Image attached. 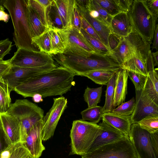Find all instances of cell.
I'll return each instance as SVG.
<instances>
[{
	"instance_id": "obj_1",
	"label": "cell",
	"mask_w": 158,
	"mask_h": 158,
	"mask_svg": "<svg viewBox=\"0 0 158 158\" xmlns=\"http://www.w3.org/2000/svg\"><path fill=\"white\" fill-rule=\"evenodd\" d=\"M75 74L62 66L35 76L18 85L14 91L24 98L39 94L43 98L62 96L75 85Z\"/></svg>"
},
{
	"instance_id": "obj_2",
	"label": "cell",
	"mask_w": 158,
	"mask_h": 158,
	"mask_svg": "<svg viewBox=\"0 0 158 158\" xmlns=\"http://www.w3.org/2000/svg\"><path fill=\"white\" fill-rule=\"evenodd\" d=\"M54 58L61 66L69 69L75 75L83 76L88 72L100 70H116L121 65L111 53L104 55L94 53L88 57L64 53L54 55Z\"/></svg>"
},
{
	"instance_id": "obj_3",
	"label": "cell",
	"mask_w": 158,
	"mask_h": 158,
	"mask_svg": "<svg viewBox=\"0 0 158 158\" xmlns=\"http://www.w3.org/2000/svg\"><path fill=\"white\" fill-rule=\"evenodd\" d=\"M3 5L8 11L14 28L13 40L18 49L38 51L33 43L28 18L27 0H6Z\"/></svg>"
},
{
	"instance_id": "obj_4",
	"label": "cell",
	"mask_w": 158,
	"mask_h": 158,
	"mask_svg": "<svg viewBox=\"0 0 158 158\" xmlns=\"http://www.w3.org/2000/svg\"><path fill=\"white\" fill-rule=\"evenodd\" d=\"M15 118L20 127V141L26 142L27 134L35 125L41 121L44 111L36 104L27 99H17L11 103L6 113Z\"/></svg>"
},
{
	"instance_id": "obj_5",
	"label": "cell",
	"mask_w": 158,
	"mask_h": 158,
	"mask_svg": "<svg viewBox=\"0 0 158 158\" xmlns=\"http://www.w3.org/2000/svg\"><path fill=\"white\" fill-rule=\"evenodd\" d=\"M127 13L131 23L132 32L139 35L151 44L158 18L149 10L146 0H133Z\"/></svg>"
},
{
	"instance_id": "obj_6",
	"label": "cell",
	"mask_w": 158,
	"mask_h": 158,
	"mask_svg": "<svg viewBox=\"0 0 158 158\" xmlns=\"http://www.w3.org/2000/svg\"><path fill=\"white\" fill-rule=\"evenodd\" d=\"M100 127L97 124L82 119L73 121L70 130L71 155L82 156L99 135Z\"/></svg>"
},
{
	"instance_id": "obj_7",
	"label": "cell",
	"mask_w": 158,
	"mask_h": 158,
	"mask_svg": "<svg viewBox=\"0 0 158 158\" xmlns=\"http://www.w3.org/2000/svg\"><path fill=\"white\" fill-rule=\"evenodd\" d=\"M82 158H137L128 136L102 146L81 156Z\"/></svg>"
},
{
	"instance_id": "obj_8",
	"label": "cell",
	"mask_w": 158,
	"mask_h": 158,
	"mask_svg": "<svg viewBox=\"0 0 158 158\" xmlns=\"http://www.w3.org/2000/svg\"><path fill=\"white\" fill-rule=\"evenodd\" d=\"M9 60L12 66L23 67L36 68L55 64L51 55L24 48H18Z\"/></svg>"
},
{
	"instance_id": "obj_9",
	"label": "cell",
	"mask_w": 158,
	"mask_h": 158,
	"mask_svg": "<svg viewBox=\"0 0 158 158\" xmlns=\"http://www.w3.org/2000/svg\"><path fill=\"white\" fill-rule=\"evenodd\" d=\"M128 137L137 158H158L150 138V133L137 123L132 124Z\"/></svg>"
},
{
	"instance_id": "obj_10",
	"label": "cell",
	"mask_w": 158,
	"mask_h": 158,
	"mask_svg": "<svg viewBox=\"0 0 158 158\" xmlns=\"http://www.w3.org/2000/svg\"><path fill=\"white\" fill-rule=\"evenodd\" d=\"M57 67L55 64L36 68L11 66L8 72L2 77L7 83L11 92L18 85L32 77Z\"/></svg>"
},
{
	"instance_id": "obj_11",
	"label": "cell",
	"mask_w": 158,
	"mask_h": 158,
	"mask_svg": "<svg viewBox=\"0 0 158 158\" xmlns=\"http://www.w3.org/2000/svg\"><path fill=\"white\" fill-rule=\"evenodd\" d=\"M68 101L64 96L53 98V105L42 119L43 141L50 139L54 134L61 116L67 107Z\"/></svg>"
},
{
	"instance_id": "obj_12",
	"label": "cell",
	"mask_w": 158,
	"mask_h": 158,
	"mask_svg": "<svg viewBox=\"0 0 158 158\" xmlns=\"http://www.w3.org/2000/svg\"><path fill=\"white\" fill-rule=\"evenodd\" d=\"M66 29L68 35L67 42L63 53L88 57L93 53H98L80 31L73 27Z\"/></svg>"
},
{
	"instance_id": "obj_13",
	"label": "cell",
	"mask_w": 158,
	"mask_h": 158,
	"mask_svg": "<svg viewBox=\"0 0 158 158\" xmlns=\"http://www.w3.org/2000/svg\"><path fill=\"white\" fill-rule=\"evenodd\" d=\"M135 98L134 109L130 115L132 124L137 123L148 116H158V104L142 90H135Z\"/></svg>"
},
{
	"instance_id": "obj_14",
	"label": "cell",
	"mask_w": 158,
	"mask_h": 158,
	"mask_svg": "<svg viewBox=\"0 0 158 158\" xmlns=\"http://www.w3.org/2000/svg\"><path fill=\"white\" fill-rule=\"evenodd\" d=\"M42 120L34 126L29 131L26 142L23 144L31 158H39L45 150L42 143Z\"/></svg>"
},
{
	"instance_id": "obj_15",
	"label": "cell",
	"mask_w": 158,
	"mask_h": 158,
	"mask_svg": "<svg viewBox=\"0 0 158 158\" xmlns=\"http://www.w3.org/2000/svg\"><path fill=\"white\" fill-rule=\"evenodd\" d=\"M98 125L100 127V133L90 145L86 153L102 146L118 141L126 136L103 121Z\"/></svg>"
},
{
	"instance_id": "obj_16",
	"label": "cell",
	"mask_w": 158,
	"mask_h": 158,
	"mask_svg": "<svg viewBox=\"0 0 158 158\" xmlns=\"http://www.w3.org/2000/svg\"><path fill=\"white\" fill-rule=\"evenodd\" d=\"M0 118L7 146L20 142V127L19 122L6 113L0 114Z\"/></svg>"
},
{
	"instance_id": "obj_17",
	"label": "cell",
	"mask_w": 158,
	"mask_h": 158,
	"mask_svg": "<svg viewBox=\"0 0 158 158\" xmlns=\"http://www.w3.org/2000/svg\"><path fill=\"white\" fill-rule=\"evenodd\" d=\"M76 2L81 16L92 26L100 37L101 42L110 50L108 44V38L109 34L111 32L110 29L106 25L90 16L85 7L86 4L78 2L76 0Z\"/></svg>"
},
{
	"instance_id": "obj_18",
	"label": "cell",
	"mask_w": 158,
	"mask_h": 158,
	"mask_svg": "<svg viewBox=\"0 0 158 158\" xmlns=\"http://www.w3.org/2000/svg\"><path fill=\"white\" fill-rule=\"evenodd\" d=\"M102 120L125 135L128 136L132 125L130 115L126 116L112 112L103 113Z\"/></svg>"
},
{
	"instance_id": "obj_19",
	"label": "cell",
	"mask_w": 158,
	"mask_h": 158,
	"mask_svg": "<svg viewBox=\"0 0 158 158\" xmlns=\"http://www.w3.org/2000/svg\"><path fill=\"white\" fill-rule=\"evenodd\" d=\"M113 33L123 37L132 32L131 21L127 13L120 12L112 18L110 24Z\"/></svg>"
},
{
	"instance_id": "obj_20",
	"label": "cell",
	"mask_w": 158,
	"mask_h": 158,
	"mask_svg": "<svg viewBox=\"0 0 158 158\" xmlns=\"http://www.w3.org/2000/svg\"><path fill=\"white\" fill-rule=\"evenodd\" d=\"M114 106L115 108L124 102L127 94L128 71L121 68L116 72Z\"/></svg>"
},
{
	"instance_id": "obj_21",
	"label": "cell",
	"mask_w": 158,
	"mask_h": 158,
	"mask_svg": "<svg viewBox=\"0 0 158 158\" xmlns=\"http://www.w3.org/2000/svg\"><path fill=\"white\" fill-rule=\"evenodd\" d=\"M127 40L133 52L146 62L151 50L150 45L138 34L132 32L124 37Z\"/></svg>"
},
{
	"instance_id": "obj_22",
	"label": "cell",
	"mask_w": 158,
	"mask_h": 158,
	"mask_svg": "<svg viewBox=\"0 0 158 158\" xmlns=\"http://www.w3.org/2000/svg\"><path fill=\"white\" fill-rule=\"evenodd\" d=\"M64 29L73 27V16L75 0H54Z\"/></svg>"
},
{
	"instance_id": "obj_23",
	"label": "cell",
	"mask_w": 158,
	"mask_h": 158,
	"mask_svg": "<svg viewBox=\"0 0 158 158\" xmlns=\"http://www.w3.org/2000/svg\"><path fill=\"white\" fill-rule=\"evenodd\" d=\"M50 29L51 45L50 55L63 53L67 42L68 35L66 29Z\"/></svg>"
},
{
	"instance_id": "obj_24",
	"label": "cell",
	"mask_w": 158,
	"mask_h": 158,
	"mask_svg": "<svg viewBox=\"0 0 158 158\" xmlns=\"http://www.w3.org/2000/svg\"><path fill=\"white\" fill-rule=\"evenodd\" d=\"M28 18L32 39L41 35L49 28L43 23L37 12L28 4Z\"/></svg>"
},
{
	"instance_id": "obj_25",
	"label": "cell",
	"mask_w": 158,
	"mask_h": 158,
	"mask_svg": "<svg viewBox=\"0 0 158 158\" xmlns=\"http://www.w3.org/2000/svg\"><path fill=\"white\" fill-rule=\"evenodd\" d=\"M142 91L158 104V68L149 71Z\"/></svg>"
},
{
	"instance_id": "obj_26",
	"label": "cell",
	"mask_w": 158,
	"mask_h": 158,
	"mask_svg": "<svg viewBox=\"0 0 158 158\" xmlns=\"http://www.w3.org/2000/svg\"><path fill=\"white\" fill-rule=\"evenodd\" d=\"M121 68L147 76L148 71L146 63L134 52L132 56L122 64Z\"/></svg>"
},
{
	"instance_id": "obj_27",
	"label": "cell",
	"mask_w": 158,
	"mask_h": 158,
	"mask_svg": "<svg viewBox=\"0 0 158 158\" xmlns=\"http://www.w3.org/2000/svg\"><path fill=\"white\" fill-rule=\"evenodd\" d=\"M134 52L127 40L123 37L118 45L110 52L112 55L121 65L130 58Z\"/></svg>"
},
{
	"instance_id": "obj_28",
	"label": "cell",
	"mask_w": 158,
	"mask_h": 158,
	"mask_svg": "<svg viewBox=\"0 0 158 158\" xmlns=\"http://www.w3.org/2000/svg\"><path fill=\"white\" fill-rule=\"evenodd\" d=\"M118 70H100L93 71L86 73L83 76L87 77L96 84L102 85H107L112 75Z\"/></svg>"
},
{
	"instance_id": "obj_29",
	"label": "cell",
	"mask_w": 158,
	"mask_h": 158,
	"mask_svg": "<svg viewBox=\"0 0 158 158\" xmlns=\"http://www.w3.org/2000/svg\"><path fill=\"white\" fill-rule=\"evenodd\" d=\"M117 71L112 75L106 85L105 103L103 107V113L111 112L114 109V100L117 78Z\"/></svg>"
},
{
	"instance_id": "obj_30",
	"label": "cell",
	"mask_w": 158,
	"mask_h": 158,
	"mask_svg": "<svg viewBox=\"0 0 158 158\" xmlns=\"http://www.w3.org/2000/svg\"><path fill=\"white\" fill-rule=\"evenodd\" d=\"M10 91L6 82L0 78V114L6 112L11 104Z\"/></svg>"
},
{
	"instance_id": "obj_31",
	"label": "cell",
	"mask_w": 158,
	"mask_h": 158,
	"mask_svg": "<svg viewBox=\"0 0 158 158\" xmlns=\"http://www.w3.org/2000/svg\"><path fill=\"white\" fill-rule=\"evenodd\" d=\"M102 89V86L96 88H90L87 86L85 90L83 97L88 107L97 106L100 102Z\"/></svg>"
},
{
	"instance_id": "obj_32",
	"label": "cell",
	"mask_w": 158,
	"mask_h": 158,
	"mask_svg": "<svg viewBox=\"0 0 158 158\" xmlns=\"http://www.w3.org/2000/svg\"><path fill=\"white\" fill-rule=\"evenodd\" d=\"M32 40L33 43L38 48L40 51L50 55L51 45L50 28L39 36L32 39Z\"/></svg>"
},
{
	"instance_id": "obj_33",
	"label": "cell",
	"mask_w": 158,
	"mask_h": 158,
	"mask_svg": "<svg viewBox=\"0 0 158 158\" xmlns=\"http://www.w3.org/2000/svg\"><path fill=\"white\" fill-rule=\"evenodd\" d=\"M103 107L97 106L88 107L81 112V119L97 124L102 118Z\"/></svg>"
},
{
	"instance_id": "obj_34",
	"label": "cell",
	"mask_w": 158,
	"mask_h": 158,
	"mask_svg": "<svg viewBox=\"0 0 158 158\" xmlns=\"http://www.w3.org/2000/svg\"><path fill=\"white\" fill-rule=\"evenodd\" d=\"M47 13L49 28L64 29L61 18L54 0L51 5L47 8Z\"/></svg>"
},
{
	"instance_id": "obj_35",
	"label": "cell",
	"mask_w": 158,
	"mask_h": 158,
	"mask_svg": "<svg viewBox=\"0 0 158 158\" xmlns=\"http://www.w3.org/2000/svg\"><path fill=\"white\" fill-rule=\"evenodd\" d=\"M80 31L88 43L98 53L104 55L110 53V50L100 41L89 35L82 28Z\"/></svg>"
},
{
	"instance_id": "obj_36",
	"label": "cell",
	"mask_w": 158,
	"mask_h": 158,
	"mask_svg": "<svg viewBox=\"0 0 158 158\" xmlns=\"http://www.w3.org/2000/svg\"><path fill=\"white\" fill-rule=\"evenodd\" d=\"M137 124L141 128L150 134L158 132V116L152 115L146 117Z\"/></svg>"
},
{
	"instance_id": "obj_37",
	"label": "cell",
	"mask_w": 158,
	"mask_h": 158,
	"mask_svg": "<svg viewBox=\"0 0 158 158\" xmlns=\"http://www.w3.org/2000/svg\"><path fill=\"white\" fill-rule=\"evenodd\" d=\"M135 104L134 97L128 101L123 102L115 108L111 112L112 113L126 116L131 115L134 111Z\"/></svg>"
},
{
	"instance_id": "obj_38",
	"label": "cell",
	"mask_w": 158,
	"mask_h": 158,
	"mask_svg": "<svg viewBox=\"0 0 158 158\" xmlns=\"http://www.w3.org/2000/svg\"><path fill=\"white\" fill-rule=\"evenodd\" d=\"M27 2L37 12L43 23L49 28L47 13V9L49 7L47 8L44 7L36 0H28Z\"/></svg>"
},
{
	"instance_id": "obj_39",
	"label": "cell",
	"mask_w": 158,
	"mask_h": 158,
	"mask_svg": "<svg viewBox=\"0 0 158 158\" xmlns=\"http://www.w3.org/2000/svg\"><path fill=\"white\" fill-rule=\"evenodd\" d=\"M128 77L133 83L135 90L140 91L144 87L147 76L131 71H128Z\"/></svg>"
},
{
	"instance_id": "obj_40",
	"label": "cell",
	"mask_w": 158,
	"mask_h": 158,
	"mask_svg": "<svg viewBox=\"0 0 158 158\" xmlns=\"http://www.w3.org/2000/svg\"><path fill=\"white\" fill-rule=\"evenodd\" d=\"M112 17L120 13L114 0H95Z\"/></svg>"
},
{
	"instance_id": "obj_41",
	"label": "cell",
	"mask_w": 158,
	"mask_h": 158,
	"mask_svg": "<svg viewBox=\"0 0 158 158\" xmlns=\"http://www.w3.org/2000/svg\"><path fill=\"white\" fill-rule=\"evenodd\" d=\"M29 156V152L20 141L14 144L9 158H24Z\"/></svg>"
},
{
	"instance_id": "obj_42",
	"label": "cell",
	"mask_w": 158,
	"mask_h": 158,
	"mask_svg": "<svg viewBox=\"0 0 158 158\" xmlns=\"http://www.w3.org/2000/svg\"><path fill=\"white\" fill-rule=\"evenodd\" d=\"M90 2L92 6L98 12L106 25L111 30L110 24L113 17L103 8L95 0H90Z\"/></svg>"
},
{
	"instance_id": "obj_43",
	"label": "cell",
	"mask_w": 158,
	"mask_h": 158,
	"mask_svg": "<svg viewBox=\"0 0 158 158\" xmlns=\"http://www.w3.org/2000/svg\"><path fill=\"white\" fill-rule=\"evenodd\" d=\"M12 47V42L8 38L0 41V61L10 53Z\"/></svg>"
},
{
	"instance_id": "obj_44",
	"label": "cell",
	"mask_w": 158,
	"mask_h": 158,
	"mask_svg": "<svg viewBox=\"0 0 158 158\" xmlns=\"http://www.w3.org/2000/svg\"><path fill=\"white\" fill-rule=\"evenodd\" d=\"M132 0H114L120 12L128 13L132 4Z\"/></svg>"
},
{
	"instance_id": "obj_45",
	"label": "cell",
	"mask_w": 158,
	"mask_h": 158,
	"mask_svg": "<svg viewBox=\"0 0 158 158\" xmlns=\"http://www.w3.org/2000/svg\"><path fill=\"white\" fill-rule=\"evenodd\" d=\"M122 37L111 32L108 37V42L110 52L115 49L120 43Z\"/></svg>"
},
{
	"instance_id": "obj_46",
	"label": "cell",
	"mask_w": 158,
	"mask_h": 158,
	"mask_svg": "<svg viewBox=\"0 0 158 158\" xmlns=\"http://www.w3.org/2000/svg\"><path fill=\"white\" fill-rule=\"evenodd\" d=\"M72 27L80 31L82 28L81 16L78 10L76 2L74 8Z\"/></svg>"
},
{
	"instance_id": "obj_47",
	"label": "cell",
	"mask_w": 158,
	"mask_h": 158,
	"mask_svg": "<svg viewBox=\"0 0 158 158\" xmlns=\"http://www.w3.org/2000/svg\"><path fill=\"white\" fill-rule=\"evenodd\" d=\"M81 18L82 23V29L89 35L98 40L101 42L100 37L92 26L83 17L81 16Z\"/></svg>"
},
{
	"instance_id": "obj_48",
	"label": "cell",
	"mask_w": 158,
	"mask_h": 158,
	"mask_svg": "<svg viewBox=\"0 0 158 158\" xmlns=\"http://www.w3.org/2000/svg\"><path fill=\"white\" fill-rule=\"evenodd\" d=\"M146 2L149 10L156 18H158V0H147Z\"/></svg>"
},
{
	"instance_id": "obj_49",
	"label": "cell",
	"mask_w": 158,
	"mask_h": 158,
	"mask_svg": "<svg viewBox=\"0 0 158 158\" xmlns=\"http://www.w3.org/2000/svg\"><path fill=\"white\" fill-rule=\"evenodd\" d=\"M11 66L9 62V60L0 61V78L8 72Z\"/></svg>"
},
{
	"instance_id": "obj_50",
	"label": "cell",
	"mask_w": 158,
	"mask_h": 158,
	"mask_svg": "<svg viewBox=\"0 0 158 158\" xmlns=\"http://www.w3.org/2000/svg\"><path fill=\"white\" fill-rule=\"evenodd\" d=\"M151 142L156 153L158 154V132L150 134Z\"/></svg>"
},
{
	"instance_id": "obj_51",
	"label": "cell",
	"mask_w": 158,
	"mask_h": 158,
	"mask_svg": "<svg viewBox=\"0 0 158 158\" xmlns=\"http://www.w3.org/2000/svg\"><path fill=\"white\" fill-rule=\"evenodd\" d=\"M150 51L146 60V65L148 72L154 69L155 66Z\"/></svg>"
},
{
	"instance_id": "obj_52",
	"label": "cell",
	"mask_w": 158,
	"mask_h": 158,
	"mask_svg": "<svg viewBox=\"0 0 158 158\" xmlns=\"http://www.w3.org/2000/svg\"><path fill=\"white\" fill-rule=\"evenodd\" d=\"M5 144L6 145L4 140V131L0 118V152L6 147L4 146Z\"/></svg>"
},
{
	"instance_id": "obj_53",
	"label": "cell",
	"mask_w": 158,
	"mask_h": 158,
	"mask_svg": "<svg viewBox=\"0 0 158 158\" xmlns=\"http://www.w3.org/2000/svg\"><path fill=\"white\" fill-rule=\"evenodd\" d=\"M153 43L152 46V49H156L158 51V25L157 24L156 26L154 33L153 37Z\"/></svg>"
},
{
	"instance_id": "obj_54",
	"label": "cell",
	"mask_w": 158,
	"mask_h": 158,
	"mask_svg": "<svg viewBox=\"0 0 158 158\" xmlns=\"http://www.w3.org/2000/svg\"><path fill=\"white\" fill-rule=\"evenodd\" d=\"M10 18V16L4 11V8L0 11V21L7 23Z\"/></svg>"
},
{
	"instance_id": "obj_55",
	"label": "cell",
	"mask_w": 158,
	"mask_h": 158,
	"mask_svg": "<svg viewBox=\"0 0 158 158\" xmlns=\"http://www.w3.org/2000/svg\"><path fill=\"white\" fill-rule=\"evenodd\" d=\"M152 56L155 66L158 65V51L151 52Z\"/></svg>"
},
{
	"instance_id": "obj_56",
	"label": "cell",
	"mask_w": 158,
	"mask_h": 158,
	"mask_svg": "<svg viewBox=\"0 0 158 158\" xmlns=\"http://www.w3.org/2000/svg\"><path fill=\"white\" fill-rule=\"evenodd\" d=\"M32 97L33 101L36 103H39L43 101L42 96L39 94L34 95Z\"/></svg>"
},
{
	"instance_id": "obj_57",
	"label": "cell",
	"mask_w": 158,
	"mask_h": 158,
	"mask_svg": "<svg viewBox=\"0 0 158 158\" xmlns=\"http://www.w3.org/2000/svg\"><path fill=\"white\" fill-rule=\"evenodd\" d=\"M4 7L0 5V11Z\"/></svg>"
},
{
	"instance_id": "obj_58",
	"label": "cell",
	"mask_w": 158,
	"mask_h": 158,
	"mask_svg": "<svg viewBox=\"0 0 158 158\" xmlns=\"http://www.w3.org/2000/svg\"><path fill=\"white\" fill-rule=\"evenodd\" d=\"M24 158H31L29 156L26 157Z\"/></svg>"
},
{
	"instance_id": "obj_59",
	"label": "cell",
	"mask_w": 158,
	"mask_h": 158,
	"mask_svg": "<svg viewBox=\"0 0 158 158\" xmlns=\"http://www.w3.org/2000/svg\"><path fill=\"white\" fill-rule=\"evenodd\" d=\"M2 151L0 152V157H1V153Z\"/></svg>"
},
{
	"instance_id": "obj_60",
	"label": "cell",
	"mask_w": 158,
	"mask_h": 158,
	"mask_svg": "<svg viewBox=\"0 0 158 158\" xmlns=\"http://www.w3.org/2000/svg\"></svg>"
}]
</instances>
